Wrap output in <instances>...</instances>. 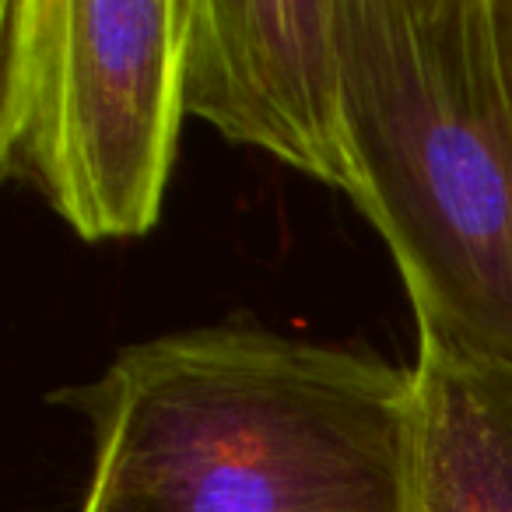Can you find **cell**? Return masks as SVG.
<instances>
[{"instance_id": "obj_1", "label": "cell", "mask_w": 512, "mask_h": 512, "mask_svg": "<svg viewBox=\"0 0 512 512\" xmlns=\"http://www.w3.org/2000/svg\"><path fill=\"white\" fill-rule=\"evenodd\" d=\"M46 400L92 432L78 512H411L414 372L372 351L193 327Z\"/></svg>"}, {"instance_id": "obj_4", "label": "cell", "mask_w": 512, "mask_h": 512, "mask_svg": "<svg viewBox=\"0 0 512 512\" xmlns=\"http://www.w3.org/2000/svg\"><path fill=\"white\" fill-rule=\"evenodd\" d=\"M179 102L355 204L337 0H186Z\"/></svg>"}, {"instance_id": "obj_3", "label": "cell", "mask_w": 512, "mask_h": 512, "mask_svg": "<svg viewBox=\"0 0 512 512\" xmlns=\"http://www.w3.org/2000/svg\"><path fill=\"white\" fill-rule=\"evenodd\" d=\"M186 0H4L0 172L85 242L141 239L169 190Z\"/></svg>"}, {"instance_id": "obj_6", "label": "cell", "mask_w": 512, "mask_h": 512, "mask_svg": "<svg viewBox=\"0 0 512 512\" xmlns=\"http://www.w3.org/2000/svg\"><path fill=\"white\" fill-rule=\"evenodd\" d=\"M491 18H495L498 57H502L505 92H509V106H512V0H491Z\"/></svg>"}, {"instance_id": "obj_5", "label": "cell", "mask_w": 512, "mask_h": 512, "mask_svg": "<svg viewBox=\"0 0 512 512\" xmlns=\"http://www.w3.org/2000/svg\"><path fill=\"white\" fill-rule=\"evenodd\" d=\"M411 512H512V365L418 330Z\"/></svg>"}, {"instance_id": "obj_2", "label": "cell", "mask_w": 512, "mask_h": 512, "mask_svg": "<svg viewBox=\"0 0 512 512\" xmlns=\"http://www.w3.org/2000/svg\"><path fill=\"white\" fill-rule=\"evenodd\" d=\"M355 207L418 330L512 365V106L491 0H337Z\"/></svg>"}]
</instances>
